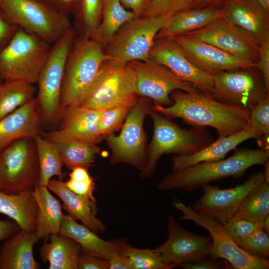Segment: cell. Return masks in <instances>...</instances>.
Masks as SVG:
<instances>
[{
  "label": "cell",
  "instance_id": "1",
  "mask_svg": "<svg viewBox=\"0 0 269 269\" xmlns=\"http://www.w3.org/2000/svg\"><path fill=\"white\" fill-rule=\"evenodd\" d=\"M169 106L152 109L169 119L179 118L192 126L211 127L219 137L233 134L248 127L250 110L221 103L211 95L175 90Z\"/></svg>",
  "mask_w": 269,
  "mask_h": 269
},
{
  "label": "cell",
  "instance_id": "2",
  "mask_svg": "<svg viewBox=\"0 0 269 269\" xmlns=\"http://www.w3.org/2000/svg\"><path fill=\"white\" fill-rule=\"evenodd\" d=\"M268 160L269 154L260 149H236L234 154L226 159L202 162L172 171L162 177L157 187L161 190L192 191L204 184L227 177L240 178L250 167L263 165Z\"/></svg>",
  "mask_w": 269,
  "mask_h": 269
},
{
  "label": "cell",
  "instance_id": "3",
  "mask_svg": "<svg viewBox=\"0 0 269 269\" xmlns=\"http://www.w3.org/2000/svg\"><path fill=\"white\" fill-rule=\"evenodd\" d=\"M108 60L103 46L93 38L84 36L74 39L65 67L61 113L67 108L81 105Z\"/></svg>",
  "mask_w": 269,
  "mask_h": 269
},
{
  "label": "cell",
  "instance_id": "4",
  "mask_svg": "<svg viewBox=\"0 0 269 269\" xmlns=\"http://www.w3.org/2000/svg\"><path fill=\"white\" fill-rule=\"evenodd\" d=\"M148 115L152 119L153 131L147 146L145 166L140 172L142 178H149L154 174L157 163L163 155L191 154L214 141L207 128H182L152 108Z\"/></svg>",
  "mask_w": 269,
  "mask_h": 269
},
{
  "label": "cell",
  "instance_id": "5",
  "mask_svg": "<svg viewBox=\"0 0 269 269\" xmlns=\"http://www.w3.org/2000/svg\"><path fill=\"white\" fill-rule=\"evenodd\" d=\"M52 45L19 28L0 51V74L3 81L37 83Z\"/></svg>",
  "mask_w": 269,
  "mask_h": 269
},
{
  "label": "cell",
  "instance_id": "6",
  "mask_svg": "<svg viewBox=\"0 0 269 269\" xmlns=\"http://www.w3.org/2000/svg\"><path fill=\"white\" fill-rule=\"evenodd\" d=\"M74 39L75 32L71 27L52 45L50 54L40 73L35 100L41 122L55 124L60 121L65 67Z\"/></svg>",
  "mask_w": 269,
  "mask_h": 269
},
{
  "label": "cell",
  "instance_id": "7",
  "mask_svg": "<svg viewBox=\"0 0 269 269\" xmlns=\"http://www.w3.org/2000/svg\"><path fill=\"white\" fill-rule=\"evenodd\" d=\"M0 8L11 23L51 44L72 27L67 15L39 0H0Z\"/></svg>",
  "mask_w": 269,
  "mask_h": 269
},
{
  "label": "cell",
  "instance_id": "8",
  "mask_svg": "<svg viewBox=\"0 0 269 269\" xmlns=\"http://www.w3.org/2000/svg\"><path fill=\"white\" fill-rule=\"evenodd\" d=\"M138 99L131 67L108 60L80 106L98 110L121 106L132 108Z\"/></svg>",
  "mask_w": 269,
  "mask_h": 269
},
{
  "label": "cell",
  "instance_id": "9",
  "mask_svg": "<svg viewBox=\"0 0 269 269\" xmlns=\"http://www.w3.org/2000/svg\"><path fill=\"white\" fill-rule=\"evenodd\" d=\"M152 106L150 99L138 98L128 114L119 134H113L105 138L111 150V163L127 164L140 172L143 170L147 150L144 121Z\"/></svg>",
  "mask_w": 269,
  "mask_h": 269
},
{
  "label": "cell",
  "instance_id": "10",
  "mask_svg": "<svg viewBox=\"0 0 269 269\" xmlns=\"http://www.w3.org/2000/svg\"><path fill=\"white\" fill-rule=\"evenodd\" d=\"M171 16H139L126 22L107 45L109 60L127 64L148 59L157 33Z\"/></svg>",
  "mask_w": 269,
  "mask_h": 269
},
{
  "label": "cell",
  "instance_id": "11",
  "mask_svg": "<svg viewBox=\"0 0 269 269\" xmlns=\"http://www.w3.org/2000/svg\"><path fill=\"white\" fill-rule=\"evenodd\" d=\"M39 167L34 138L17 140L0 151V190L19 194L38 185Z\"/></svg>",
  "mask_w": 269,
  "mask_h": 269
},
{
  "label": "cell",
  "instance_id": "12",
  "mask_svg": "<svg viewBox=\"0 0 269 269\" xmlns=\"http://www.w3.org/2000/svg\"><path fill=\"white\" fill-rule=\"evenodd\" d=\"M180 211V220L193 221L197 226L206 229L212 239L210 256L228 262L237 269H268L269 260L254 257L241 248L232 240L223 225L214 219L195 211L190 206L180 201L174 203Z\"/></svg>",
  "mask_w": 269,
  "mask_h": 269
},
{
  "label": "cell",
  "instance_id": "13",
  "mask_svg": "<svg viewBox=\"0 0 269 269\" xmlns=\"http://www.w3.org/2000/svg\"><path fill=\"white\" fill-rule=\"evenodd\" d=\"M213 78V98L228 105L250 110L269 94L264 78L256 67L220 72Z\"/></svg>",
  "mask_w": 269,
  "mask_h": 269
},
{
  "label": "cell",
  "instance_id": "14",
  "mask_svg": "<svg viewBox=\"0 0 269 269\" xmlns=\"http://www.w3.org/2000/svg\"><path fill=\"white\" fill-rule=\"evenodd\" d=\"M135 77L137 95L152 100L154 105L169 106L171 93L175 90L199 93L194 85L184 81L164 66L149 58L128 63Z\"/></svg>",
  "mask_w": 269,
  "mask_h": 269
},
{
  "label": "cell",
  "instance_id": "15",
  "mask_svg": "<svg viewBox=\"0 0 269 269\" xmlns=\"http://www.w3.org/2000/svg\"><path fill=\"white\" fill-rule=\"evenodd\" d=\"M166 241L153 249L162 262L177 267L211 257L210 236L197 235L184 229L172 215L168 217Z\"/></svg>",
  "mask_w": 269,
  "mask_h": 269
},
{
  "label": "cell",
  "instance_id": "16",
  "mask_svg": "<svg viewBox=\"0 0 269 269\" xmlns=\"http://www.w3.org/2000/svg\"><path fill=\"white\" fill-rule=\"evenodd\" d=\"M265 182L263 170L250 175L243 183L220 189L209 183L201 187L203 195L194 203L193 209L225 224L236 213L246 195L254 188Z\"/></svg>",
  "mask_w": 269,
  "mask_h": 269
},
{
  "label": "cell",
  "instance_id": "17",
  "mask_svg": "<svg viewBox=\"0 0 269 269\" xmlns=\"http://www.w3.org/2000/svg\"><path fill=\"white\" fill-rule=\"evenodd\" d=\"M185 35L211 44L239 58L257 64L259 44L252 36L224 18Z\"/></svg>",
  "mask_w": 269,
  "mask_h": 269
},
{
  "label": "cell",
  "instance_id": "18",
  "mask_svg": "<svg viewBox=\"0 0 269 269\" xmlns=\"http://www.w3.org/2000/svg\"><path fill=\"white\" fill-rule=\"evenodd\" d=\"M149 58L166 67L181 80L192 84L201 92L213 96V75L196 66L173 37L155 39Z\"/></svg>",
  "mask_w": 269,
  "mask_h": 269
},
{
  "label": "cell",
  "instance_id": "19",
  "mask_svg": "<svg viewBox=\"0 0 269 269\" xmlns=\"http://www.w3.org/2000/svg\"><path fill=\"white\" fill-rule=\"evenodd\" d=\"M102 111L82 106L67 108L61 112L60 129L43 132V137L52 142L76 141L97 144L104 138L99 129Z\"/></svg>",
  "mask_w": 269,
  "mask_h": 269
},
{
  "label": "cell",
  "instance_id": "20",
  "mask_svg": "<svg viewBox=\"0 0 269 269\" xmlns=\"http://www.w3.org/2000/svg\"><path fill=\"white\" fill-rule=\"evenodd\" d=\"M172 37L182 48L187 58L206 73L213 75L224 71L256 67L255 63L237 57L185 34Z\"/></svg>",
  "mask_w": 269,
  "mask_h": 269
},
{
  "label": "cell",
  "instance_id": "21",
  "mask_svg": "<svg viewBox=\"0 0 269 269\" xmlns=\"http://www.w3.org/2000/svg\"><path fill=\"white\" fill-rule=\"evenodd\" d=\"M223 18L246 31L260 44L269 37V14L255 0H227Z\"/></svg>",
  "mask_w": 269,
  "mask_h": 269
},
{
  "label": "cell",
  "instance_id": "22",
  "mask_svg": "<svg viewBox=\"0 0 269 269\" xmlns=\"http://www.w3.org/2000/svg\"><path fill=\"white\" fill-rule=\"evenodd\" d=\"M35 98L0 120V151L11 143L40 134Z\"/></svg>",
  "mask_w": 269,
  "mask_h": 269
},
{
  "label": "cell",
  "instance_id": "23",
  "mask_svg": "<svg viewBox=\"0 0 269 269\" xmlns=\"http://www.w3.org/2000/svg\"><path fill=\"white\" fill-rule=\"evenodd\" d=\"M62 201V208L76 220L96 234L104 233L106 227L96 215L98 211L96 201L81 196L72 192L65 182L60 180L50 179L47 185Z\"/></svg>",
  "mask_w": 269,
  "mask_h": 269
},
{
  "label": "cell",
  "instance_id": "24",
  "mask_svg": "<svg viewBox=\"0 0 269 269\" xmlns=\"http://www.w3.org/2000/svg\"><path fill=\"white\" fill-rule=\"evenodd\" d=\"M261 135L248 127L233 134L218 137L208 146L191 154L174 155L171 158L172 170H180L198 163L224 159L230 151L236 150L245 141L257 138Z\"/></svg>",
  "mask_w": 269,
  "mask_h": 269
},
{
  "label": "cell",
  "instance_id": "25",
  "mask_svg": "<svg viewBox=\"0 0 269 269\" xmlns=\"http://www.w3.org/2000/svg\"><path fill=\"white\" fill-rule=\"evenodd\" d=\"M39 241L34 232L20 229L5 240L0 248V269H39L33 247Z\"/></svg>",
  "mask_w": 269,
  "mask_h": 269
},
{
  "label": "cell",
  "instance_id": "26",
  "mask_svg": "<svg viewBox=\"0 0 269 269\" xmlns=\"http://www.w3.org/2000/svg\"><path fill=\"white\" fill-rule=\"evenodd\" d=\"M59 234L76 241L83 252L108 261L114 251L123 243L120 240L106 241L101 239L97 234L83 224H79L69 214H63Z\"/></svg>",
  "mask_w": 269,
  "mask_h": 269
},
{
  "label": "cell",
  "instance_id": "27",
  "mask_svg": "<svg viewBox=\"0 0 269 269\" xmlns=\"http://www.w3.org/2000/svg\"><path fill=\"white\" fill-rule=\"evenodd\" d=\"M222 17H223L222 8L216 6L182 11L171 16L157 33L156 39L185 34Z\"/></svg>",
  "mask_w": 269,
  "mask_h": 269
},
{
  "label": "cell",
  "instance_id": "28",
  "mask_svg": "<svg viewBox=\"0 0 269 269\" xmlns=\"http://www.w3.org/2000/svg\"><path fill=\"white\" fill-rule=\"evenodd\" d=\"M38 211L36 229L37 239L48 241L51 234H59L63 213L60 201L49 192L47 186L37 185L32 190Z\"/></svg>",
  "mask_w": 269,
  "mask_h": 269
},
{
  "label": "cell",
  "instance_id": "29",
  "mask_svg": "<svg viewBox=\"0 0 269 269\" xmlns=\"http://www.w3.org/2000/svg\"><path fill=\"white\" fill-rule=\"evenodd\" d=\"M38 207L32 190L8 194L0 190V213L14 221L20 229L35 232Z\"/></svg>",
  "mask_w": 269,
  "mask_h": 269
},
{
  "label": "cell",
  "instance_id": "30",
  "mask_svg": "<svg viewBox=\"0 0 269 269\" xmlns=\"http://www.w3.org/2000/svg\"><path fill=\"white\" fill-rule=\"evenodd\" d=\"M49 242L40 249L44 263L48 262L49 269H78L77 262L82 251L81 246L73 239L59 234H51Z\"/></svg>",
  "mask_w": 269,
  "mask_h": 269
},
{
  "label": "cell",
  "instance_id": "31",
  "mask_svg": "<svg viewBox=\"0 0 269 269\" xmlns=\"http://www.w3.org/2000/svg\"><path fill=\"white\" fill-rule=\"evenodd\" d=\"M102 8L103 20L92 38L103 47L108 44L123 25L136 16L126 10L120 0H103Z\"/></svg>",
  "mask_w": 269,
  "mask_h": 269
},
{
  "label": "cell",
  "instance_id": "32",
  "mask_svg": "<svg viewBox=\"0 0 269 269\" xmlns=\"http://www.w3.org/2000/svg\"><path fill=\"white\" fill-rule=\"evenodd\" d=\"M34 139L39 167L38 185L47 186L49 180L55 176L58 177L59 180H62L66 176L62 171L64 164L54 143L42 137L40 134Z\"/></svg>",
  "mask_w": 269,
  "mask_h": 269
},
{
  "label": "cell",
  "instance_id": "33",
  "mask_svg": "<svg viewBox=\"0 0 269 269\" xmlns=\"http://www.w3.org/2000/svg\"><path fill=\"white\" fill-rule=\"evenodd\" d=\"M58 150L63 164L67 168L77 167L89 169L93 166L101 148L97 144L76 141L53 142Z\"/></svg>",
  "mask_w": 269,
  "mask_h": 269
},
{
  "label": "cell",
  "instance_id": "34",
  "mask_svg": "<svg viewBox=\"0 0 269 269\" xmlns=\"http://www.w3.org/2000/svg\"><path fill=\"white\" fill-rule=\"evenodd\" d=\"M33 84L19 81H3L0 84V120L33 99Z\"/></svg>",
  "mask_w": 269,
  "mask_h": 269
},
{
  "label": "cell",
  "instance_id": "35",
  "mask_svg": "<svg viewBox=\"0 0 269 269\" xmlns=\"http://www.w3.org/2000/svg\"><path fill=\"white\" fill-rule=\"evenodd\" d=\"M235 215L262 223L269 215V184L263 182L251 190Z\"/></svg>",
  "mask_w": 269,
  "mask_h": 269
},
{
  "label": "cell",
  "instance_id": "36",
  "mask_svg": "<svg viewBox=\"0 0 269 269\" xmlns=\"http://www.w3.org/2000/svg\"><path fill=\"white\" fill-rule=\"evenodd\" d=\"M120 250L132 269H172L176 268L162 262L153 249H139L123 242Z\"/></svg>",
  "mask_w": 269,
  "mask_h": 269
},
{
  "label": "cell",
  "instance_id": "37",
  "mask_svg": "<svg viewBox=\"0 0 269 269\" xmlns=\"http://www.w3.org/2000/svg\"><path fill=\"white\" fill-rule=\"evenodd\" d=\"M223 226L240 248L247 237L255 231L262 229L261 223L237 215H234Z\"/></svg>",
  "mask_w": 269,
  "mask_h": 269
},
{
  "label": "cell",
  "instance_id": "38",
  "mask_svg": "<svg viewBox=\"0 0 269 269\" xmlns=\"http://www.w3.org/2000/svg\"><path fill=\"white\" fill-rule=\"evenodd\" d=\"M132 108L121 106L102 111L99 119V129L104 138L121 128Z\"/></svg>",
  "mask_w": 269,
  "mask_h": 269
},
{
  "label": "cell",
  "instance_id": "39",
  "mask_svg": "<svg viewBox=\"0 0 269 269\" xmlns=\"http://www.w3.org/2000/svg\"><path fill=\"white\" fill-rule=\"evenodd\" d=\"M71 170L69 179L65 182L67 187L76 194L96 201L94 196L95 182L88 169L77 167Z\"/></svg>",
  "mask_w": 269,
  "mask_h": 269
},
{
  "label": "cell",
  "instance_id": "40",
  "mask_svg": "<svg viewBox=\"0 0 269 269\" xmlns=\"http://www.w3.org/2000/svg\"><path fill=\"white\" fill-rule=\"evenodd\" d=\"M193 0H151L148 9L141 16L172 15L193 8Z\"/></svg>",
  "mask_w": 269,
  "mask_h": 269
},
{
  "label": "cell",
  "instance_id": "41",
  "mask_svg": "<svg viewBox=\"0 0 269 269\" xmlns=\"http://www.w3.org/2000/svg\"><path fill=\"white\" fill-rule=\"evenodd\" d=\"M241 248L254 257L269 260V234L260 229L247 237Z\"/></svg>",
  "mask_w": 269,
  "mask_h": 269
},
{
  "label": "cell",
  "instance_id": "42",
  "mask_svg": "<svg viewBox=\"0 0 269 269\" xmlns=\"http://www.w3.org/2000/svg\"><path fill=\"white\" fill-rule=\"evenodd\" d=\"M248 127L260 135L269 134V94L250 110Z\"/></svg>",
  "mask_w": 269,
  "mask_h": 269
},
{
  "label": "cell",
  "instance_id": "43",
  "mask_svg": "<svg viewBox=\"0 0 269 269\" xmlns=\"http://www.w3.org/2000/svg\"><path fill=\"white\" fill-rule=\"evenodd\" d=\"M82 17L84 36L92 38L101 18L103 0H82Z\"/></svg>",
  "mask_w": 269,
  "mask_h": 269
},
{
  "label": "cell",
  "instance_id": "44",
  "mask_svg": "<svg viewBox=\"0 0 269 269\" xmlns=\"http://www.w3.org/2000/svg\"><path fill=\"white\" fill-rule=\"evenodd\" d=\"M256 67L262 73L267 89L269 91V37L259 44Z\"/></svg>",
  "mask_w": 269,
  "mask_h": 269
},
{
  "label": "cell",
  "instance_id": "45",
  "mask_svg": "<svg viewBox=\"0 0 269 269\" xmlns=\"http://www.w3.org/2000/svg\"><path fill=\"white\" fill-rule=\"evenodd\" d=\"M77 266L78 269H109V262L82 250L78 257Z\"/></svg>",
  "mask_w": 269,
  "mask_h": 269
},
{
  "label": "cell",
  "instance_id": "46",
  "mask_svg": "<svg viewBox=\"0 0 269 269\" xmlns=\"http://www.w3.org/2000/svg\"><path fill=\"white\" fill-rule=\"evenodd\" d=\"M221 259L209 257L202 261L194 263H186L179 267L183 269H231V264Z\"/></svg>",
  "mask_w": 269,
  "mask_h": 269
},
{
  "label": "cell",
  "instance_id": "47",
  "mask_svg": "<svg viewBox=\"0 0 269 269\" xmlns=\"http://www.w3.org/2000/svg\"><path fill=\"white\" fill-rule=\"evenodd\" d=\"M18 28L7 19L0 8V51L8 44Z\"/></svg>",
  "mask_w": 269,
  "mask_h": 269
},
{
  "label": "cell",
  "instance_id": "48",
  "mask_svg": "<svg viewBox=\"0 0 269 269\" xmlns=\"http://www.w3.org/2000/svg\"><path fill=\"white\" fill-rule=\"evenodd\" d=\"M122 5L130 9L136 17L141 16L149 7L151 0H120Z\"/></svg>",
  "mask_w": 269,
  "mask_h": 269
},
{
  "label": "cell",
  "instance_id": "49",
  "mask_svg": "<svg viewBox=\"0 0 269 269\" xmlns=\"http://www.w3.org/2000/svg\"><path fill=\"white\" fill-rule=\"evenodd\" d=\"M120 248L121 246L115 250L109 260V269H132L131 265L121 253Z\"/></svg>",
  "mask_w": 269,
  "mask_h": 269
},
{
  "label": "cell",
  "instance_id": "50",
  "mask_svg": "<svg viewBox=\"0 0 269 269\" xmlns=\"http://www.w3.org/2000/svg\"><path fill=\"white\" fill-rule=\"evenodd\" d=\"M20 230L14 221L0 220V242L7 239Z\"/></svg>",
  "mask_w": 269,
  "mask_h": 269
},
{
  "label": "cell",
  "instance_id": "51",
  "mask_svg": "<svg viewBox=\"0 0 269 269\" xmlns=\"http://www.w3.org/2000/svg\"><path fill=\"white\" fill-rule=\"evenodd\" d=\"M227 0H193V8H200L208 6L221 7Z\"/></svg>",
  "mask_w": 269,
  "mask_h": 269
},
{
  "label": "cell",
  "instance_id": "52",
  "mask_svg": "<svg viewBox=\"0 0 269 269\" xmlns=\"http://www.w3.org/2000/svg\"><path fill=\"white\" fill-rule=\"evenodd\" d=\"M256 139L260 149L269 154V134H262Z\"/></svg>",
  "mask_w": 269,
  "mask_h": 269
},
{
  "label": "cell",
  "instance_id": "53",
  "mask_svg": "<svg viewBox=\"0 0 269 269\" xmlns=\"http://www.w3.org/2000/svg\"><path fill=\"white\" fill-rule=\"evenodd\" d=\"M56 2L59 4V12L64 14L63 12V7H65L79 0H56Z\"/></svg>",
  "mask_w": 269,
  "mask_h": 269
},
{
  "label": "cell",
  "instance_id": "54",
  "mask_svg": "<svg viewBox=\"0 0 269 269\" xmlns=\"http://www.w3.org/2000/svg\"><path fill=\"white\" fill-rule=\"evenodd\" d=\"M263 165L265 167L263 169L265 182L269 184V160L267 161Z\"/></svg>",
  "mask_w": 269,
  "mask_h": 269
},
{
  "label": "cell",
  "instance_id": "55",
  "mask_svg": "<svg viewBox=\"0 0 269 269\" xmlns=\"http://www.w3.org/2000/svg\"><path fill=\"white\" fill-rule=\"evenodd\" d=\"M261 227L266 233L269 234V215H268L262 222Z\"/></svg>",
  "mask_w": 269,
  "mask_h": 269
},
{
  "label": "cell",
  "instance_id": "56",
  "mask_svg": "<svg viewBox=\"0 0 269 269\" xmlns=\"http://www.w3.org/2000/svg\"><path fill=\"white\" fill-rule=\"evenodd\" d=\"M267 12H269V0H255Z\"/></svg>",
  "mask_w": 269,
  "mask_h": 269
},
{
  "label": "cell",
  "instance_id": "57",
  "mask_svg": "<svg viewBox=\"0 0 269 269\" xmlns=\"http://www.w3.org/2000/svg\"><path fill=\"white\" fill-rule=\"evenodd\" d=\"M3 81V80L0 76V84L2 83V82Z\"/></svg>",
  "mask_w": 269,
  "mask_h": 269
}]
</instances>
